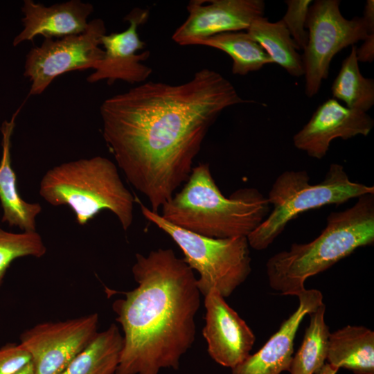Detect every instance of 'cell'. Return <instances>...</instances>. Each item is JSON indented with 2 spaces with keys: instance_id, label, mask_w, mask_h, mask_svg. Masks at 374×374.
<instances>
[{
  "instance_id": "cell-1",
  "label": "cell",
  "mask_w": 374,
  "mask_h": 374,
  "mask_svg": "<svg viewBox=\"0 0 374 374\" xmlns=\"http://www.w3.org/2000/svg\"><path fill=\"white\" fill-rule=\"evenodd\" d=\"M246 102L208 69L179 84L145 82L103 101V136L128 181L158 213L188 179L222 112Z\"/></svg>"
},
{
  "instance_id": "cell-2",
  "label": "cell",
  "mask_w": 374,
  "mask_h": 374,
  "mask_svg": "<svg viewBox=\"0 0 374 374\" xmlns=\"http://www.w3.org/2000/svg\"><path fill=\"white\" fill-rule=\"evenodd\" d=\"M137 286L120 292L112 310L123 332L116 374H159L177 370L195 337L201 293L193 271L171 249L136 253Z\"/></svg>"
},
{
  "instance_id": "cell-3",
  "label": "cell",
  "mask_w": 374,
  "mask_h": 374,
  "mask_svg": "<svg viewBox=\"0 0 374 374\" xmlns=\"http://www.w3.org/2000/svg\"><path fill=\"white\" fill-rule=\"evenodd\" d=\"M269 203L255 188L223 195L209 164L193 168L182 189L161 206L160 216L190 232L213 238L247 237L267 217Z\"/></svg>"
},
{
  "instance_id": "cell-4",
  "label": "cell",
  "mask_w": 374,
  "mask_h": 374,
  "mask_svg": "<svg viewBox=\"0 0 374 374\" xmlns=\"http://www.w3.org/2000/svg\"><path fill=\"white\" fill-rule=\"evenodd\" d=\"M374 242V193L358 197L351 207L332 212L326 228L314 240L293 243L266 263L270 287L282 295L298 296L305 280L321 273L355 249Z\"/></svg>"
},
{
  "instance_id": "cell-5",
  "label": "cell",
  "mask_w": 374,
  "mask_h": 374,
  "mask_svg": "<svg viewBox=\"0 0 374 374\" xmlns=\"http://www.w3.org/2000/svg\"><path fill=\"white\" fill-rule=\"evenodd\" d=\"M39 193L51 205H66L84 226L108 210L127 231L132 225L135 199L123 184L116 164L96 156L55 166L42 177Z\"/></svg>"
},
{
  "instance_id": "cell-6",
  "label": "cell",
  "mask_w": 374,
  "mask_h": 374,
  "mask_svg": "<svg viewBox=\"0 0 374 374\" xmlns=\"http://www.w3.org/2000/svg\"><path fill=\"white\" fill-rule=\"evenodd\" d=\"M305 170H287L275 180L268 195L273 210L247 237L250 247L267 249L299 214L328 204H341L353 198L373 194L374 187L350 180L343 166L330 164L323 180L309 183Z\"/></svg>"
},
{
  "instance_id": "cell-7",
  "label": "cell",
  "mask_w": 374,
  "mask_h": 374,
  "mask_svg": "<svg viewBox=\"0 0 374 374\" xmlns=\"http://www.w3.org/2000/svg\"><path fill=\"white\" fill-rule=\"evenodd\" d=\"M143 215L167 233L182 251L184 260L199 274L197 285L205 296L216 290L229 296L251 271L247 237L213 238L177 227L140 204Z\"/></svg>"
},
{
  "instance_id": "cell-8",
  "label": "cell",
  "mask_w": 374,
  "mask_h": 374,
  "mask_svg": "<svg viewBox=\"0 0 374 374\" xmlns=\"http://www.w3.org/2000/svg\"><path fill=\"white\" fill-rule=\"evenodd\" d=\"M339 0H317L309 8L305 28L308 39L301 56L305 93L309 98L319 91L328 77L330 62L343 48L364 40L368 34L362 17L345 18Z\"/></svg>"
},
{
  "instance_id": "cell-9",
  "label": "cell",
  "mask_w": 374,
  "mask_h": 374,
  "mask_svg": "<svg viewBox=\"0 0 374 374\" xmlns=\"http://www.w3.org/2000/svg\"><path fill=\"white\" fill-rule=\"evenodd\" d=\"M106 34L104 21H89L82 33L60 39H44L26 56L24 75L30 82L29 96L42 93L58 76L72 71L93 69L104 55L100 47Z\"/></svg>"
},
{
  "instance_id": "cell-10",
  "label": "cell",
  "mask_w": 374,
  "mask_h": 374,
  "mask_svg": "<svg viewBox=\"0 0 374 374\" xmlns=\"http://www.w3.org/2000/svg\"><path fill=\"white\" fill-rule=\"evenodd\" d=\"M97 313L46 321L26 330L20 344L31 357L34 374H61L98 333Z\"/></svg>"
},
{
  "instance_id": "cell-11",
  "label": "cell",
  "mask_w": 374,
  "mask_h": 374,
  "mask_svg": "<svg viewBox=\"0 0 374 374\" xmlns=\"http://www.w3.org/2000/svg\"><path fill=\"white\" fill-rule=\"evenodd\" d=\"M148 9L134 8L124 18L129 23L127 29L102 37L104 55L96 64L93 72L87 78L88 82L106 80L109 85L117 80L130 84L145 82L152 69L141 62L148 60L150 53L145 51L138 53L145 46L138 28L148 21Z\"/></svg>"
},
{
  "instance_id": "cell-12",
  "label": "cell",
  "mask_w": 374,
  "mask_h": 374,
  "mask_svg": "<svg viewBox=\"0 0 374 374\" xmlns=\"http://www.w3.org/2000/svg\"><path fill=\"white\" fill-rule=\"evenodd\" d=\"M188 16L172 34L181 46L196 45L204 39L223 33L247 30L252 21L264 17L262 0H191Z\"/></svg>"
},
{
  "instance_id": "cell-13",
  "label": "cell",
  "mask_w": 374,
  "mask_h": 374,
  "mask_svg": "<svg viewBox=\"0 0 374 374\" xmlns=\"http://www.w3.org/2000/svg\"><path fill=\"white\" fill-rule=\"evenodd\" d=\"M204 306L206 323L202 335L208 353L218 364L233 368L250 355L255 335L216 290L204 296Z\"/></svg>"
},
{
  "instance_id": "cell-14",
  "label": "cell",
  "mask_w": 374,
  "mask_h": 374,
  "mask_svg": "<svg viewBox=\"0 0 374 374\" xmlns=\"http://www.w3.org/2000/svg\"><path fill=\"white\" fill-rule=\"evenodd\" d=\"M374 125L366 112L348 108L336 99L320 105L309 121L293 136L294 146L311 157L321 159L332 140H346L357 135L366 136Z\"/></svg>"
},
{
  "instance_id": "cell-15",
  "label": "cell",
  "mask_w": 374,
  "mask_h": 374,
  "mask_svg": "<svg viewBox=\"0 0 374 374\" xmlns=\"http://www.w3.org/2000/svg\"><path fill=\"white\" fill-rule=\"evenodd\" d=\"M297 296L299 303L296 311L258 351L231 368V374H280L289 371L294 340L303 319L323 303L322 293L315 289H305Z\"/></svg>"
},
{
  "instance_id": "cell-16",
  "label": "cell",
  "mask_w": 374,
  "mask_h": 374,
  "mask_svg": "<svg viewBox=\"0 0 374 374\" xmlns=\"http://www.w3.org/2000/svg\"><path fill=\"white\" fill-rule=\"evenodd\" d=\"M23 29L13 40V46L33 41L41 35L44 39L62 38L83 33L93 6L80 0H71L50 6L25 0L21 7Z\"/></svg>"
},
{
  "instance_id": "cell-17",
  "label": "cell",
  "mask_w": 374,
  "mask_h": 374,
  "mask_svg": "<svg viewBox=\"0 0 374 374\" xmlns=\"http://www.w3.org/2000/svg\"><path fill=\"white\" fill-rule=\"evenodd\" d=\"M21 106L10 121H4L1 127L2 157L0 161V202L3 210L2 222L16 226L23 232L36 231V217L41 213V205L27 202L20 196L17 187L16 174L11 166V136L15 118Z\"/></svg>"
},
{
  "instance_id": "cell-18",
  "label": "cell",
  "mask_w": 374,
  "mask_h": 374,
  "mask_svg": "<svg viewBox=\"0 0 374 374\" xmlns=\"http://www.w3.org/2000/svg\"><path fill=\"white\" fill-rule=\"evenodd\" d=\"M326 359L355 374H374V332L364 326H346L330 333Z\"/></svg>"
},
{
  "instance_id": "cell-19",
  "label": "cell",
  "mask_w": 374,
  "mask_h": 374,
  "mask_svg": "<svg viewBox=\"0 0 374 374\" xmlns=\"http://www.w3.org/2000/svg\"><path fill=\"white\" fill-rule=\"evenodd\" d=\"M123 346V335L112 323L98 332L61 374H116Z\"/></svg>"
},
{
  "instance_id": "cell-20",
  "label": "cell",
  "mask_w": 374,
  "mask_h": 374,
  "mask_svg": "<svg viewBox=\"0 0 374 374\" xmlns=\"http://www.w3.org/2000/svg\"><path fill=\"white\" fill-rule=\"evenodd\" d=\"M248 35L280 65L294 77L303 75L301 55L282 19L270 22L265 17L254 19L247 30Z\"/></svg>"
},
{
  "instance_id": "cell-21",
  "label": "cell",
  "mask_w": 374,
  "mask_h": 374,
  "mask_svg": "<svg viewBox=\"0 0 374 374\" xmlns=\"http://www.w3.org/2000/svg\"><path fill=\"white\" fill-rule=\"evenodd\" d=\"M196 45L217 48L228 54L233 60L231 71L235 75H245L273 64L266 51L247 32H228L215 35L199 41Z\"/></svg>"
},
{
  "instance_id": "cell-22",
  "label": "cell",
  "mask_w": 374,
  "mask_h": 374,
  "mask_svg": "<svg viewBox=\"0 0 374 374\" xmlns=\"http://www.w3.org/2000/svg\"><path fill=\"white\" fill-rule=\"evenodd\" d=\"M357 46H351L350 54L344 60L339 73L332 84L333 97L346 107L364 112L374 105V80L362 75L356 55Z\"/></svg>"
},
{
  "instance_id": "cell-23",
  "label": "cell",
  "mask_w": 374,
  "mask_h": 374,
  "mask_svg": "<svg viewBox=\"0 0 374 374\" xmlns=\"http://www.w3.org/2000/svg\"><path fill=\"white\" fill-rule=\"evenodd\" d=\"M326 306L321 304L310 314V321L297 353L292 357L291 374H316L327 359L330 331L324 320Z\"/></svg>"
},
{
  "instance_id": "cell-24",
  "label": "cell",
  "mask_w": 374,
  "mask_h": 374,
  "mask_svg": "<svg viewBox=\"0 0 374 374\" xmlns=\"http://www.w3.org/2000/svg\"><path fill=\"white\" fill-rule=\"evenodd\" d=\"M46 252V247L37 231L12 233L0 227V285L15 260L26 256L41 258Z\"/></svg>"
},
{
  "instance_id": "cell-25",
  "label": "cell",
  "mask_w": 374,
  "mask_h": 374,
  "mask_svg": "<svg viewBox=\"0 0 374 374\" xmlns=\"http://www.w3.org/2000/svg\"><path fill=\"white\" fill-rule=\"evenodd\" d=\"M287 10L282 19L299 49H304L308 39L305 22L311 0H286Z\"/></svg>"
},
{
  "instance_id": "cell-26",
  "label": "cell",
  "mask_w": 374,
  "mask_h": 374,
  "mask_svg": "<svg viewBox=\"0 0 374 374\" xmlns=\"http://www.w3.org/2000/svg\"><path fill=\"white\" fill-rule=\"evenodd\" d=\"M30 362V354L19 343L0 347V374H14Z\"/></svg>"
},
{
  "instance_id": "cell-27",
  "label": "cell",
  "mask_w": 374,
  "mask_h": 374,
  "mask_svg": "<svg viewBox=\"0 0 374 374\" xmlns=\"http://www.w3.org/2000/svg\"><path fill=\"white\" fill-rule=\"evenodd\" d=\"M357 61L372 62L374 60V33L368 34L360 48L357 47Z\"/></svg>"
},
{
  "instance_id": "cell-28",
  "label": "cell",
  "mask_w": 374,
  "mask_h": 374,
  "mask_svg": "<svg viewBox=\"0 0 374 374\" xmlns=\"http://www.w3.org/2000/svg\"><path fill=\"white\" fill-rule=\"evenodd\" d=\"M365 21L368 29V34L374 33V1L367 0L364 10V15L362 17Z\"/></svg>"
},
{
  "instance_id": "cell-29",
  "label": "cell",
  "mask_w": 374,
  "mask_h": 374,
  "mask_svg": "<svg viewBox=\"0 0 374 374\" xmlns=\"http://www.w3.org/2000/svg\"><path fill=\"white\" fill-rule=\"evenodd\" d=\"M339 368L330 364H325L316 374H336Z\"/></svg>"
},
{
  "instance_id": "cell-30",
  "label": "cell",
  "mask_w": 374,
  "mask_h": 374,
  "mask_svg": "<svg viewBox=\"0 0 374 374\" xmlns=\"http://www.w3.org/2000/svg\"><path fill=\"white\" fill-rule=\"evenodd\" d=\"M14 374H34V368L32 362H29L24 368Z\"/></svg>"
}]
</instances>
